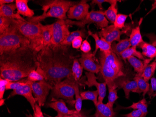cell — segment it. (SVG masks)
I'll use <instances>...</instances> for the list:
<instances>
[{"label": "cell", "instance_id": "44", "mask_svg": "<svg viewBox=\"0 0 156 117\" xmlns=\"http://www.w3.org/2000/svg\"><path fill=\"white\" fill-rule=\"evenodd\" d=\"M80 50L84 53H88L91 50V46L90 43L87 39L84 40L80 48Z\"/></svg>", "mask_w": 156, "mask_h": 117}, {"label": "cell", "instance_id": "35", "mask_svg": "<svg viewBox=\"0 0 156 117\" xmlns=\"http://www.w3.org/2000/svg\"><path fill=\"white\" fill-rule=\"evenodd\" d=\"M116 5L117 3L112 4L107 10L104 11L105 17L112 24H114L116 16L118 15V9L116 7Z\"/></svg>", "mask_w": 156, "mask_h": 117}, {"label": "cell", "instance_id": "1", "mask_svg": "<svg viewBox=\"0 0 156 117\" xmlns=\"http://www.w3.org/2000/svg\"><path fill=\"white\" fill-rule=\"evenodd\" d=\"M75 57L70 46L49 45L37 53V60L45 73V80L54 84L71 75Z\"/></svg>", "mask_w": 156, "mask_h": 117}, {"label": "cell", "instance_id": "25", "mask_svg": "<svg viewBox=\"0 0 156 117\" xmlns=\"http://www.w3.org/2000/svg\"><path fill=\"white\" fill-rule=\"evenodd\" d=\"M138 46L142 50V53L144 56L151 59L156 58V47L153 45L144 41Z\"/></svg>", "mask_w": 156, "mask_h": 117}, {"label": "cell", "instance_id": "38", "mask_svg": "<svg viewBox=\"0 0 156 117\" xmlns=\"http://www.w3.org/2000/svg\"><path fill=\"white\" fill-rule=\"evenodd\" d=\"M30 80H28L27 78H24L16 82H11L9 81L6 85V90H15L20 86L25 85Z\"/></svg>", "mask_w": 156, "mask_h": 117}, {"label": "cell", "instance_id": "51", "mask_svg": "<svg viewBox=\"0 0 156 117\" xmlns=\"http://www.w3.org/2000/svg\"><path fill=\"white\" fill-rule=\"evenodd\" d=\"M5 100V99H1V100H0V102H1V106H2V105L4 104Z\"/></svg>", "mask_w": 156, "mask_h": 117}, {"label": "cell", "instance_id": "41", "mask_svg": "<svg viewBox=\"0 0 156 117\" xmlns=\"http://www.w3.org/2000/svg\"><path fill=\"white\" fill-rule=\"evenodd\" d=\"M118 2L117 0H93L92 1V2L90 3L91 6H94V5H97L99 7L100 10L103 11V8L102 7V4L104 2H108L110 3V5L116 3Z\"/></svg>", "mask_w": 156, "mask_h": 117}, {"label": "cell", "instance_id": "39", "mask_svg": "<svg viewBox=\"0 0 156 117\" xmlns=\"http://www.w3.org/2000/svg\"><path fill=\"white\" fill-rule=\"evenodd\" d=\"M128 16L122 14H118L115 21L114 25L120 30H122L125 27V22Z\"/></svg>", "mask_w": 156, "mask_h": 117}, {"label": "cell", "instance_id": "34", "mask_svg": "<svg viewBox=\"0 0 156 117\" xmlns=\"http://www.w3.org/2000/svg\"><path fill=\"white\" fill-rule=\"evenodd\" d=\"M156 70V61L155 60L145 67L141 75L145 81L148 82L154 75Z\"/></svg>", "mask_w": 156, "mask_h": 117}, {"label": "cell", "instance_id": "5", "mask_svg": "<svg viewBox=\"0 0 156 117\" xmlns=\"http://www.w3.org/2000/svg\"><path fill=\"white\" fill-rule=\"evenodd\" d=\"M25 46H30V41L19 32L13 20L11 26L0 34V55Z\"/></svg>", "mask_w": 156, "mask_h": 117}, {"label": "cell", "instance_id": "4", "mask_svg": "<svg viewBox=\"0 0 156 117\" xmlns=\"http://www.w3.org/2000/svg\"><path fill=\"white\" fill-rule=\"evenodd\" d=\"M79 2L66 0L45 1L40 4L43 13L41 15L27 18L26 20L33 23H41L48 17H54L60 20H66V13L69 9Z\"/></svg>", "mask_w": 156, "mask_h": 117}, {"label": "cell", "instance_id": "50", "mask_svg": "<svg viewBox=\"0 0 156 117\" xmlns=\"http://www.w3.org/2000/svg\"><path fill=\"white\" fill-rule=\"evenodd\" d=\"M155 9H156V0L154 1V2H153V4H152V5H151V9L150 10V11H149L148 13H147V14H146V15H145V16H146L149 15V14L151 12H152V11L155 10Z\"/></svg>", "mask_w": 156, "mask_h": 117}, {"label": "cell", "instance_id": "14", "mask_svg": "<svg viewBox=\"0 0 156 117\" xmlns=\"http://www.w3.org/2000/svg\"><path fill=\"white\" fill-rule=\"evenodd\" d=\"M115 82L118 86V88L122 89L124 90L125 97L127 99H129L130 92L138 94L142 93L135 80H130L126 76L119 77Z\"/></svg>", "mask_w": 156, "mask_h": 117}, {"label": "cell", "instance_id": "10", "mask_svg": "<svg viewBox=\"0 0 156 117\" xmlns=\"http://www.w3.org/2000/svg\"><path fill=\"white\" fill-rule=\"evenodd\" d=\"M52 35L51 44L58 45L61 44L70 34L69 25L66 20L58 19L52 24Z\"/></svg>", "mask_w": 156, "mask_h": 117}, {"label": "cell", "instance_id": "43", "mask_svg": "<svg viewBox=\"0 0 156 117\" xmlns=\"http://www.w3.org/2000/svg\"><path fill=\"white\" fill-rule=\"evenodd\" d=\"M9 81V80L1 78L0 79V99H3L4 92L6 90V85Z\"/></svg>", "mask_w": 156, "mask_h": 117}, {"label": "cell", "instance_id": "52", "mask_svg": "<svg viewBox=\"0 0 156 117\" xmlns=\"http://www.w3.org/2000/svg\"><path fill=\"white\" fill-rule=\"evenodd\" d=\"M66 116L67 115H58L57 116H56L55 117H66Z\"/></svg>", "mask_w": 156, "mask_h": 117}, {"label": "cell", "instance_id": "47", "mask_svg": "<svg viewBox=\"0 0 156 117\" xmlns=\"http://www.w3.org/2000/svg\"><path fill=\"white\" fill-rule=\"evenodd\" d=\"M34 117H44L41 110V107L37 103L35 106V111L34 112Z\"/></svg>", "mask_w": 156, "mask_h": 117}, {"label": "cell", "instance_id": "49", "mask_svg": "<svg viewBox=\"0 0 156 117\" xmlns=\"http://www.w3.org/2000/svg\"><path fill=\"white\" fill-rule=\"evenodd\" d=\"M14 0H1L0 1V5H4V4H10L14 3Z\"/></svg>", "mask_w": 156, "mask_h": 117}, {"label": "cell", "instance_id": "45", "mask_svg": "<svg viewBox=\"0 0 156 117\" xmlns=\"http://www.w3.org/2000/svg\"><path fill=\"white\" fill-rule=\"evenodd\" d=\"M83 38L81 36H79L76 38L72 43V46L74 49H79L80 48L81 45L83 43Z\"/></svg>", "mask_w": 156, "mask_h": 117}, {"label": "cell", "instance_id": "36", "mask_svg": "<svg viewBox=\"0 0 156 117\" xmlns=\"http://www.w3.org/2000/svg\"><path fill=\"white\" fill-rule=\"evenodd\" d=\"M80 96L82 100H91L93 101L94 105L98 102L99 93L97 90L94 91H86L80 92Z\"/></svg>", "mask_w": 156, "mask_h": 117}, {"label": "cell", "instance_id": "12", "mask_svg": "<svg viewBox=\"0 0 156 117\" xmlns=\"http://www.w3.org/2000/svg\"><path fill=\"white\" fill-rule=\"evenodd\" d=\"M78 60L85 70L94 74H98L100 72V63L96 61V57L91 51L88 53H81V57Z\"/></svg>", "mask_w": 156, "mask_h": 117}, {"label": "cell", "instance_id": "8", "mask_svg": "<svg viewBox=\"0 0 156 117\" xmlns=\"http://www.w3.org/2000/svg\"><path fill=\"white\" fill-rule=\"evenodd\" d=\"M66 22L70 26L75 25L82 28H84L86 24H94L97 27L103 29L107 27L108 24V20L104 16V11L101 10H91L85 19L81 21H73L70 19H66Z\"/></svg>", "mask_w": 156, "mask_h": 117}, {"label": "cell", "instance_id": "22", "mask_svg": "<svg viewBox=\"0 0 156 117\" xmlns=\"http://www.w3.org/2000/svg\"><path fill=\"white\" fill-rule=\"evenodd\" d=\"M96 112L95 117H113L115 116L113 108H111L107 104H104L103 103L98 102L95 104Z\"/></svg>", "mask_w": 156, "mask_h": 117}, {"label": "cell", "instance_id": "2", "mask_svg": "<svg viewBox=\"0 0 156 117\" xmlns=\"http://www.w3.org/2000/svg\"><path fill=\"white\" fill-rule=\"evenodd\" d=\"M37 53L30 46H25L0 55L1 78L11 82L27 78L37 69Z\"/></svg>", "mask_w": 156, "mask_h": 117}, {"label": "cell", "instance_id": "7", "mask_svg": "<svg viewBox=\"0 0 156 117\" xmlns=\"http://www.w3.org/2000/svg\"><path fill=\"white\" fill-rule=\"evenodd\" d=\"M76 82L72 76L70 75L64 81L54 83L51 90L52 98L57 100L63 99L71 106L75 105L74 84Z\"/></svg>", "mask_w": 156, "mask_h": 117}, {"label": "cell", "instance_id": "9", "mask_svg": "<svg viewBox=\"0 0 156 117\" xmlns=\"http://www.w3.org/2000/svg\"><path fill=\"white\" fill-rule=\"evenodd\" d=\"M51 84L45 80L32 83V92L37 103L40 107L44 105L49 92L52 90L53 84Z\"/></svg>", "mask_w": 156, "mask_h": 117}, {"label": "cell", "instance_id": "33", "mask_svg": "<svg viewBox=\"0 0 156 117\" xmlns=\"http://www.w3.org/2000/svg\"><path fill=\"white\" fill-rule=\"evenodd\" d=\"M133 80H135L137 82V85L140 91L143 93L144 97L148 93L149 90L150 84L147 82L145 81L144 79L143 78L141 74H136Z\"/></svg>", "mask_w": 156, "mask_h": 117}, {"label": "cell", "instance_id": "42", "mask_svg": "<svg viewBox=\"0 0 156 117\" xmlns=\"http://www.w3.org/2000/svg\"><path fill=\"white\" fill-rule=\"evenodd\" d=\"M156 92V78L154 76H152L151 79V84H150L149 90L148 91V96L150 98H151L153 94Z\"/></svg>", "mask_w": 156, "mask_h": 117}, {"label": "cell", "instance_id": "13", "mask_svg": "<svg viewBox=\"0 0 156 117\" xmlns=\"http://www.w3.org/2000/svg\"><path fill=\"white\" fill-rule=\"evenodd\" d=\"M33 82H34L30 81L25 85L20 86L16 89L13 90L10 93L7 99H9L16 95L23 96L30 104L34 112L35 111V106L37 102L35 97L33 96V92H32V84Z\"/></svg>", "mask_w": 156, "mask_h": 117}, {"label": "cell", "instance_id": "30", "mask_svg": "<svg viewBox=\"0 0 156 117\" xmlns=\"http://www.w3.org/2000/svg\"><path fill=\"white\" fill-rule=\"evenodd\" d=\"M27 79L33 82L41 81L45 80V73L38 63L37 69L32 70L27 77Z\"/></svg>", "mask_w": 156, "mask_h": 117}, {"label": "cell", "instance_id": "31", "mask_svg": "<svg viewBox=\"0 0 156 117\" xmlns=\"http://www.w3.org/2000/svg\"><path fill=\"white\" fill-rule=\"evenodd\" d=\"M83 68L80 63L79 60L75 58L72 68L71 76L75 81L79 82L83 73Z\"/></svg>", "mask_w": 156, "mask_h": 117}, {"label": "cell", "instance_id": "20", "mask_svg": "<svg viewBox=\"0 0 156 117\" xmlns=\"http://www.w3.org/2000/svg\"><path fill=\"white\" fill-rule=\"evenodd\" d=\"M28 0H16L15 1L17 13L20 15L26 16L27 18H31L34 16V10L28 6Z\"/></svg>", "mask_w": 156, "mask_h": 117}, {"label": "cell", "instance_id": "3", "mask_svg": "<svg viewBox=\"0 0 156 117\" xmlns=\"http://www.w3.org/2000/svg\"><path fill=\"white\" fill-rule=\"evenodd\" d=\"M100 73L107 84L114 82L122 76H126L121 59L112 50L99 53Z\"/></svg>", "mask_w": 156, "mask_h": 117}, {"label": "cell", "instance_id": "48", "mask_svg": "<svg viewBox=\"0 0 156 117\" xmlns=\"http://www.w3.org/2000/svg\"><path fill=\"white\" fill-rule=\"evenodd\" d=\"M66 117H87L86 116H85V114L84 113H82L81 112H76V113H74V114H72L70 115H67Z\"/></svg>", "mask_w": 156, "mask_h": 117}, {"label": "cell", "instance_id": "17", "mask_svg": "<svg viewBox=\"0 0 156 117\" xmlns=\"http://www.w3.org/2000/svg\"><path fill=\"white\" fill-rule=\"evenodd\" d=\"M47 106L54 109L58 115H70L77 112L76 110H69L66 106L65 101L63 99H55L52 98L51 102L47 104Z\"/></svg>", "mask_w": 156, "mask_h": 117}, {"label": "cell", "instance_id": "40", "mask_svg": "<svg viewBox=\"0 0 156 117\" xmlns=\"http://www.w3.org/2000/svg\"><path fill=\"white\" fill-rule=\"evenodd\" d=\"M13 20L12 18L9 17H0V34L3 33L11 26Z\"/></svg>", "mask_w": 156, "mask_h": 117}, {"label": "cell", "instance_id": "24", "mask_svg": "<svg viewBox=\"0 0 156 117\" xmlns=\"http://www.w3.org/2000/svg\"><path fill=\"white\" fill-rule=\"evenodd\" d=\"M131 45L129 38H126L120 40L118 43H113L111 44L112 51L118 56H121L125 50L130 48Z\"/></svg>", "mask_w": 156, "mask_h": 117}, {"label": "cell", "instance_id": "6", "mask_svg": "<svg viewBox=\"0 0 156 117\" xmlns=\"http://www.w3.org/2000/svg\"><path fill=\"white\" fill-rule=\"evenodd\" d=\"M19 32L30 41V47L37 53L44 48L41 23H33L28 21L13 20Z\"/></svg>", "mask_w": 156, "mask_h": 117}, {"label": "cell", "instance_id": "21", "mask_svg": "<svg viewBox=\"0 0 156 117\" xmlns=\"http://www.w3.org/2000/svg\"><path fill=\"white\" fill-rule=\"evenodd\" d=\"M131 66L134 68L136 74L142 75L145 67L149 64L152 60L151 59H146L145 60H142L136 57L130 56L127 59Z\"/></svg>", "mask_w": 156, "mask_h": 117}, {"label": "cell", "instance_id": "18", "mask_svg": "<svg viewBox=\"0 0 156 117\" xmlns=\"http://www.w3.org/2000/svg\"><path fill=\"white\" fill-rule=\"evenodd\" d=\"M16 9V3L0 5V17H9L16 20L27 21L26 19L22 17L17 12L15 13Z\"/></svg>", "mask_w": 156, "mask_h": 117}, {"label": "cell", "instance_id": "46", "mask_svg": "<svg viewBox=\"0 0 156 117\" xmlns=\"http://www.w3.org/2000/svg\"><path fill=\"white\" fill-rule=\"evenodd\" d=\"M142 114V112L139 110H134L128 114H124L122 116L125 117H140Z\"/></svg>", "mask_w": 156, "mask_h": 117}, {"label": "cell", "instance_id": "23", "mask_svg": "<svg viewBox=\"0 0 156 117\" xmlns=\"http://www.w3.org/2000/svg\"><path fill=\"white\" fill-rule=\"evenodd\" d=\"M143 18H141L138 26L133 28L131 30V33L129 35V40L131 44V46L136 47L139 46V45L143 42L142 36L140 31V25L141 24Z\"/></svg>", "mask_w": 156, "mask_h": 117}, {"label": "cell", "instance_id": "28", "mask_svg": "<svg viewBox=\"0 0 156 117\" xmlns=\"http://www.w3.org/2000/svg\"><path fill=\"white\" fill-rule=\"evenodd\" d=\"M123 109H132L133 110H139L142 112L140 117H146L148 113V104L145 98H144L136 103H132V105L127 107H123Z\"/></svg>", "mask_w": 156, "mask_h": 117}, {"label": "cell", "instance_id": "19", "mask_svg": "<svg viewBox=\"0 0 156 117\" xmlns=\"http://www.w3.org/2000/svg\"><path fill=\"white\" fill-rule=\"evenodd\" d=\"M88 35L94 38L95 42V48L93 53L94 56H96V53L98 49L101 51H108L112 50L111 44L106 41L103 38L100 37L98 33H94L90 31H88Z\"/></svg>", "mask_w": 156, "mask_h": 117}, {"label": "cell", "instance_id": "37", "mask_svg": "<svg viewBox=\"0 0 156 117\" xmlns=\"http://www.w3.org/2000/svg\"><path fill=\"white\" fill-rule=\"evenodd\" d=\"M79 82H76L74 84V90H75V110L77 112H81L82 106V100L80 96V92L79 90Z\"/></svg>", "mask_w": 156, "mask_h": 117}, {"label": "cell", "instance_id": "16", "mask_svg": "<svg viewBox=\"0 0 156 117\" xmlns=\"http://www.w3.org/2000/svg\"><path fill=\"white\" fill-rule=\"evenodd\" d=\"M86 75L87 78V81H85V84L88 87L95 86L99 93L98 102L103 103L106 95V86L107 83L104 82L102 83H99L97 82V78L95 74L91 72H86Z\"/></svg>", "mask_w": 156, "mask_h": 117}, {"label": "cell", "instance_id": "26", "mask_svg": "<svg viewBox=\"0 0 156 117\" xmlns=\"http://www.w3.org/2000/svg\"><path fill=\"white\" fill-rule=\"evenodd\" d=\"M107 85L108 89V102L107 104L111 108H113V105L115 103L119 98L117 96V89L118 88V86L115 82L108 83Z\"/></svg>", "mask_w": 156, "mask_h": 117}, {"label": "cell", "instance_id": "27", "mask_svg": "<svg viewBox=\"0 0 156 117\" xmlns=\"http://www.w3.org/2000/svg\"><path fill=\"white\" fill-rule=\"evenodd\" d=\"M87 32L85 30V28H82L81 30H77L71 32L69 36L67 37V38L62 42L61 45L63 46H70L71 45H72L73 41L76 38L81 36L83 38H85L87 37Z\"/></svg>", "mask_w": 156, "mask_h": 117}, {"label": "cell", "instance_id": "29", "mask_svg": "<svg viewBox=\"0 0 156 117\" xmlns=\"http://www.w3.org/2000/svg\"><path fill=\"white\" fill-rule=\"evenodd\" d=\"M52 35V24L43 25L42 36L44 47L51 44Z\"/></svg>", "mask_w": 156, "mask_h": 117}, {"label": "cell", "instance_id": "15", "mask_svg": "<svg viewBox=\"0 0 156 117\" xmlns=\"http://www.w3.org/2000/svg\"><path fill=\"white\" fill-rule=\"evenodd\" d=\"M124 32L116 28L114 24H111L101 29L100 31L98 32V34L100 37L112 44L114 41L119 42L121 40V36Z\"/></svg>", "mask_w": 156, "mask_h": 117}, {"label": "cell", "instance_id": "11", "mask_svg": "<svg viewBox=\"0 0 156 117\" xmlns=\"http://www.w3.org/2000/svg\"><path fill=\"white\" fill-rule=\"evenodd\" d=\"M87 1L82 0L77 4L69 9L67 12V17L69 19H75L78 21L85 19L89 13L90 5L87 3Z\"/></svg>", "mask_w": 156, "mask_h": 117}, {"label": "cell", "instance_id": "53", "mask_svg": "<svg viewBox=\"0 0 156 117\" xmlns=\"http://www.w3.org/2000/svg\"><path fill=\"white\" fill-rule=\"evenodd\" d=\"M156 97V92L153 94V96H152V97L153 98V97Z\"/></svg>", "mask_w": 156, "mask_h": 117}, {"label": "cell", "instance_id": "32", "mask_svg": "<svg viewBox=\"0 0 156 117\" xmlns=\"http://www.w3.org/2000/svg\"><path fill=\"white\" fill-rule=\"evenodd\" d=\"M130 56L137 57L141 60H144L145 59L142 53L136 50V47L131 46L130 48L125 50L121 55V57L124 61H126V60L128 59Z\"/></svg>", "mask_w": 156, "mask_h": 117}]
</instances>
